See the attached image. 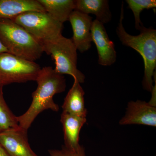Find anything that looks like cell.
<instances>
[{"label":"cell","mask_w":156,"mask_h":156,"mask_svg":"<svg viewBox=\"0 0 156 156\" xmlns=\"http://www.w3.org/2000/svg\"><path fill=\"white\" fill-rule=\"evenodd\" d=\"M48 152L50 156H87L85 148L82 146L76 150H72L63 145L60 150H49Z\"/></svg>","instance_id":"cell-18"},{"label":"cell","mask_w":156,"mask_h":156,"mask_svg":"<svg viewBox=\"0 0 156 156\" xmlns=\"http://www.w3.org/2000/svg\"><path fill=\"white\" fill-rule=\"evenodd\" d=\"M126 2L133 14L135 20V27L140 31L144 27L140 20V14L144 9H154L156 7L155 0H127Z\"/></svg>","instance_id":"cell-17"},{"label":"cell","mask_w":156,"mask_h":156,"mask_svg":"<svg viewBox=\"0 0 156 156\" xmlns=\"http://www.w3.org/2000/svg\"><path fill=\"white\" fill-rule=\"evenodd\" d=\"M119 124L123 126L137 124L156 127V105L140 100L130 101L126 115L120 120Z\"/></svg>","instance_id":"cell-10"},{"label":"cell","mask_w":156,"mask_h":156,"mask_svg":"<svg viewBox=\"0 0 156 156\" xmlns=\"http://www.w3.org/2000/svg\"><path fill=\"white\" fill-rule=\"evenodd\" d=\"M84 95L85 92L80 83L74 80L72 87L68 92L62 106L63 112L86 118L87 110L85 107Z\"/></svg>","instance_id":"cell-13"},{"label":"cell","mask_w":156,"mask_h":156,"mask_svg":"<svg viewBox=\"0 0 156 156\" xmlns=\"http://www.w3.org/2000/svg\"><path fill=\"white\" fill-rule=\"evenodd\" d=\"M2 87H0V132L19 128L17 116L11 111L3 96Z\"/></svg>","instance_id":"cell-16"},{"label":"cell","mask_w":156,"mask_h":156,"mask_svg":"<svg viewBox=\"0 0 156 156\" xmlns=\"http://www.w3.org/2000/svg\"><path fill=\"white\" fill-rule=\"evenodd\" d=\"M36 81L37 87L32 94V101L29 108L23 114L17 116L20 127L26 130L44 111H58L59 107L53 101V96L64 92L66 88L64 76L56 72L51 66L41 69Z\"/></svg>","instance_id":"cell-1"},{"label":"cell","mask_w":156,"mask_h":156,"mask_svg":"<svg viewBox=\"0 0 156 156\" xmlns=\"http://www.w3.org/2000/svg\"><path fill=\"white\" fill-rule=\"evenodd\" d=\"M45 11L54 19L63 24L75 10L76 0H37Z\"/></svg>","instance_id":"cell-15"},{"label":"cell","mask_w":156,"mask_h":156,"mask_svg":"<svg viewBox=\"0 0 156 156\" xmlns=\"http://www.w3.org/2000/svg\"><path fill=\"white\" fill-rule=\"evenodd\" d=\"M5 52H8V53H9V52H8L7 49H6L5 48V47L2 44V43L0 42V53H5Z\"/></svg>","instance_id":"cell-20"},{"label":"cell","mask_w":156,"mask_h":156,"mask_svg":"<svg viewBox=\"0 0 156 156\" xmlns=\"http://www.w3.org/2000/svg\"><path fill=\"white\" fill-rule=\"evenodd\" d=\"M124 18V4L122 3L119 21L117 26V36L124 46L136 50L141 55L144 62V76L142 81L144 89L152 92L153 77L156 73V30L144 27L139 34L133 36L127 32L123 24Z\"/></svg>","instance_id":"cell-2"},{"label":"cell","mask_w":156,"mask_h":156,"mask_svg":"<svg viewBox=\"0 0 156 156\" xmlns=\"http://www.w3.org/2000/svg\"><path fill=\"white\" fill-rule=\"evenodd\" d=\"M91 34L92 42L97 48L98 64L105 66L113 64L116 61L117 53L104 24L96 20H93Z\"/></svg>","instance_id":"cell-9"},{"label":"cell","mask_w":156,"mask_h":156,"mask_svg":"<svg viewBox=\"0 0 156 156\" xmlns=\"http://www.w3.org/2000/svg\"><path fill=\"white\" fill-rule=\"evenodd\" d=\"M27 131L20 127L0 132V144L9 156H38L30 145Z\"/></svg>","instance_id":"cell-8"},{"label":"cell","mask_w":156,"mask_h":156,"mask_svg":"<svg viewBox=\"0 0 156 156\" xmlns=\"http://www.w3.org/2000/svg\"><path fill=\"white\" fill-rule=\"evenodd\" d=\"M12 20L40 42L56 38L62 35L63 24L46 12L28 11Z\"/></svg>","instance_id":"cell-6"},{"label":"cell","mask_w":156,"mask_h":156,"mask_svg":"<svg viewBox=\"0 0 156 156\" xmlns=\"http://www.w3.org/2000/svg\"><path fill=\"white\" fill-rule=\"evenodd\" d=\"M73 31L71 39L77 50L84 53L91 48L92 42L91 28L92 17L80 11H73L69 16Z\"/></svg>","instance_id":"cell-7"},{"label":"cell","mask_w":156,"mask_h":156,"mask_svg":"<svg viewBox=\"0 0 156 156\" xmlns=\"http://www.w3.org/2000/svg\"><path fill=\"white\" fill-rule=\"evenodd\" d=\"M60 122L63 128L64 146L76 150L81 146L79 144L80 131L87 122V119L62 112Z\"/></svg>","instance_id":"cell-11"},{"label":"cell","mask_w":156,"mask_h":156,"mask_svg":"<svg viewBox=\"0 0 156 156\" xmlns=\"http://www.w3.org/2000/svg\"><path fill=\"white\" fill-rule=\"evenodd\" d=\"M0 156H9L1 144H0Z\"/></svg>","instance_id":"cell-19"},{"label":"cell","mask_w":156,"mask_h":156,"mask_svg":"<svg viewBox=\"0 0 156 156\" xmlns=\"http://www.w3.org/2000/svg\"><path fill=\"white\" fill-rule=\"evenodd\" d=\"M0 42L9 53L30 61L44 53L41 42L12 20L0 18Z\"/></svg>","instance_id":"cell-3"},{"label":"cell","mask_w":156,"mask_h":156,"mask_svg":"<svg viewBox=\"0 0 156 156\" xmlns=\"http://www.w3.org/2000/svg\"><path fill=\"white\" fill-rule=\"evenodd\" d=\"M75 10L88 15L94 14L95 20L103 24L111 20V11L107 0H76Z\"/></svg>","instance_id":"cell-14"},{"label":"cell","mask_w":156,"mask_h":156,"mask_svg":"<svg viewBox=\"0 0 156 156\" xmlns=\"http://www.w3.org/2000/svg\"><path fill=\"white\" fill-rule=\"evenodd\" d=\"M41 43L44 53L50 55L54 60L56 72L71 76L80 84L84 83L86 77L77 68V50L71 39L61 35Z\"/></svg>","instance_id":"cell-4"},{"label":"cell","mask_w":156,"mask_h":156,"mask_svg":"<svg viewBox=\"0 0 156 156\" xmlns=\"http://www.w3.org/2000/svg\"><path fill=\"white\" fill-rule=\"evenodd\" d=\"M41 68L35 62L5 52L0 53V87L35 81Z\"/></svg>","instance_id":"cell-5"},{"label":"cell","mask_w":156,"mask_h":156,"mask_svg":"<svg viewBox=\"0 0 156 156\" xmlns=\"http://www.w3.org/2000/svg\"><path fill=\"white\" fill-rule=\"evenodd\" d=\"M28 11L46 12L37 0H0V18L12 20Z\"/></svg>","instance_id":"cell-12"}]
</instances>
